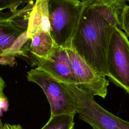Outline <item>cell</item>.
Here are the masks:
<instances>
[{"instance_id": "11", "label": "cell", "mask_w": 129, "mask_h": 129, "mask_svg": "<svg viewBox=\"0 0 129 129\" xmlns=\"http://www.w3.org/2000/svg\"><path fill=\"white\" fill-rule=\"evenodd\" d=\"M35 3L34 0H27L25 6L21 9H17L13 12L7 11L1 13L10 23L20 30L27 31L29 17Z\"/></svg>"}, {"instance_id": "4", "label": "cell", "mask_w": 129, "mask_h": 129, "mask_svg": "<svg viewBox=\"0 0 129 129\" xmlns=\"http://www.w3.org/2000/svg\"><path fill=\"white\" fill-rule=\"evenodd\" d=\"M64 84L70 90L76 101L79 117L93 128L129 129L128 121L105 110L95 101L93 96L76 85Z\"/></svg>"}, {"instance_id": "18", "label": "cell", "mask_w": 129, "mask_h": 129, "mask_svg": "<svg viewBox=\"0 0 129 129\" xmlns=\"http://www.w3.org/2000/svg\"><path fill=\"white\" fill-rule=\"evenodd\" d=\"M93 129H96V128H93Z\"/></svg>"}, {"instance_id": "7", "label": "cell", "mask_w": 129, "mask_h": 129, "mask_svg": "<svg viewBox=\"0 0 129 129\" xmlns=\"http://www.w3.org/2000/svg\"><path fill=\"white\" fill-rule=\"evenodd\" d=\"M36 60L38 69L63 83L76 85L66 48L56 45L46 57Z\"/></svg>"}, {"instance_id": "12", "label": "cell", "mask_w": 129, "mask_h": 129, "mask_svg": "<svg viewBox=\"0 0 129 129\" xmlns=\"http://www.w3.org/2000/svg\"><path fill=\"white\" fill-rule=\"evenodd\" d=\"M74 114H63L50 116L46 123L40 129H73Z\"/></svg>"}, {"instance_id": "8", "label": "cell", "mask_w": 129, "mask_h": 129, "mask_svg": "<svg viewBox=\"0 0 129 129\" xmlns=\"http://www.w3.org/2000/svg\"><path fill=\"white\" fill-rule=\"evenodd\" d=\"M50 30L47 0H35L26 31L28 38L31 39L39 31L50 33Z\"/></svg>"}, {"instance_id": "1", "label": "cell", "mask_w": 129, "mask_h": 129, "mask_svg": "<svg viewBox=\"0 0 129 129\" xmlns=\"http://www.w3.org/2000/svg\"><path fill=\"white\" fill-rule=\"evenodd\" d=\"M83 2L84 6L72 46L96 73L107 77L106 54L114 27L85 0Z\"/></svg>"}, {"instance_id": "2", "label": "cell", "mask_w": 129, "mask_h": 129, "mask_svg": "<svg viewBox=\"0 0 129 129\" xmlns=\"http://www.w3.org/2000/svg\"><path fill=\"white\" fill-rule=\"evenodd\" d=\"M50 34L57 46L68 48L84 8L83 0H47Z\"/></svg>"}, {"instance_id": "15", "label": "cell", "mask_w": 129, "mask_h": 129, "mask_svg": "<svg viewBox=\"0 0 129 129\" xmlns=\"http://www.w3.org/2000/svg\"><path fill=\"white\" fill-rule=\"evenodd\" d=\"M0 129H23V128L20 124H10L9 123H5L3 125L0 119Z\"/></svg>"}, {"instance_id": "6", "label": "cell", "mask_w": 129, "mask_h": 129, "mask_svg": "<svg viewBox=\"0 0 129 129\" xmlns=\"http://www.w3.org/2000/svg\"><path fill=\"white\" fill-rule=\"evenodd\" d=\"M71 61L76 86L92 96L105 99L107 94L109 81L96 73L75 51L72 46L66 48Z\"/></svg>"}, {"instance_id": "9", "label": "cell", "mask_w": 129, "mask_h": 129, "mask_svg": "<svg viewBox=\"0 0 129 129\" xmlns=\"http://www.w3.org/2000/svg\"><path fill=\"white\" fill-rule=\"evenodd\" d=\"M56 45L49 33L39 31L30 39L28 51L36 59L44 58Z\"/></svg>"}, {"instance_id": "5", "label": "cell", "mask_w": 129, "mask_h": 129, "mask_svg": "<svg viewBox=\"0 0 129 129\" xmlns=\"http://www.w3.org/2000/svg\"><path fill=\"white\" fill-rule=\"evenodd\" d=\"M106 62L107 77L116 86L129 93V42L125 33L117 27L110 37Z\"/></svg>"}, {"instance_id": "3", "label": "cell", "mask_w": 129, "mask_h": 129, "mask_svg": "<svg viewBox=\"0 0 129 129\" xmlns=\"http://www.w3.org/2000/svg\"><path fill=\"white\" fill-rule=\"evenodd\" d=\"M27 79L43 91L50 106V116L77 113L76 101L64 83L37 67L28 72Z\"/></svg>"}, {"instance_id": "10", "label": "cell", "mask_w": 129, "mask_h": 129, "mask_svg": "<svg viewBox=\"0 0 129 129\" xmlns=\"http://www.w3.org/2000/svg\"><path fill=\"white\" fill-rule=\"evenodd\" d=\"M23 32L0 15V57Z\"/></svg>"}, {"instance_id": "17", "label": "cell", "mask_w": 129, "mask_h": 129, "mask_svg": "<svg viewBox=\"0 0 129 129\" xmlns=\"http://www.w3.org/2000/svg\"><path fill=\"white\" fill-rule=\"evenodd\" d=\"M5 82L3 79L0 76V99L7 98L4 93V90L5 87Z\"/></svg>"}, {"instance_id": "13", "label": "cell", "mask_w": 129, "mask_h": 129, "mask_svg": "<svg viewBox=\"0 0 129 129\" xmlns=\"http://www.w3.org/2000/svg\"><path fill=\"white\" fill-rule=\"evenodd\" d=\"M120 30L129 36V6L126 5L123 8L120 18Z\"/></svg>"}, {"instance_id": "16", "label": "cell", "mask_w": 129, "mask_h": 129, "mask_svg": "<svg viewBox=\"0 0 129 129\" xmlns=\"http://www.w3.org/2000/svg\"><path fill=\"white\" fill-rule=\"evenodd\" d=\"M8 101L7 98H1L0 99V111L2 110L4 111H7L8 108Z\"/></svg>"}, {"instance_id": "14", "label": "cell", "mask_w": 129, "mask_h": 129, "mask_svg": "<svg viewBox=\"0 0 129 129\" xmlns=\"http://www.w3.org/2000/svg\"><path fill=\"white\" fill-rule=\"evenodd\" d=\"M26 1L27 0H0V12L5 10L13 12L18 9L19 6Z\"/></svg>"}]
</instances>
